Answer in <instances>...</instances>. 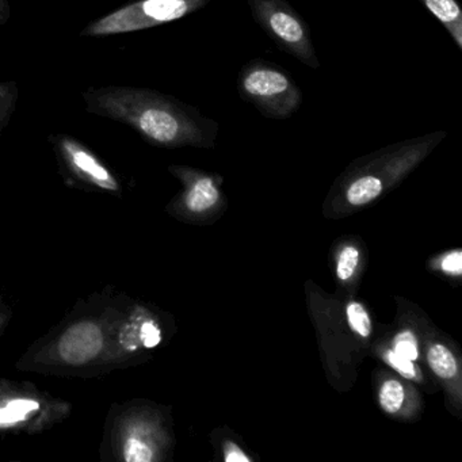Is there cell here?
I'll return each instance as SVG.
<instances>
[{"mask_svg":"<svg viewBox=\"0 0 462 462\" xmlns=\"http://www.w3.org/2000/svg\"><path fill=\"white\" fill-rule=\"evenodd\" d=\"M359 254L356 247H346L337 261V277L342 281L350 280L358 264Z\"/></svg>","mask_w":462,"mask_h":462,"instance_id":"cell-17","label":"cell"},{"mask_svg":"<svg viewBox=\"0 0 462 462\" xmlns=\"http://www.w3.org/2000/svg\"><path fill=\"white\" fill-rule=\"evenodd\" d=\"M226 462H250V458L234 443H229L226 454Z\"/></svg>","mask_w":462,"mask_h":462,"instance_id":"cell-22","label":"cell"},{"mask_svg":"<svg viewBox=\"0 0 462 462\" xmlns=\"http://www.w3.org/2000/svg\"><path fill=\"white\" fill-rule=\"evenodd\" d=\"M170 170L189 182L183 204L190 212H205L217 202L220 193H218L217 186L212 178L205 177V175L193 177L190 170L182 169V167H171Z\"/></svg>","mask_w":462,"mask_h":462,"instance_id":"cell-10","label":"cell"},{"mask_svg":"<svg viewBox=\"0 0 462 462\" xmlns=\"http://www.w3.org/2000/svg\"><path fill=\"white\" fill-rule=\"evenodd\" d=\"M346 312H347V320L351 329L361 337H369L372 332V323H370L369 315H367L364 305L356 301L350 302Z\"/></svg>","mask_w":462,"mask_h":462,"instance_id":"cell-16","label":"cell"},{"mask_svg":"<svg viewBox=\"0 0 462 462\" xmlns=\"http://www.w3.org/2000/svg\"><path fill=\"white\" fill-rule=\"evenodd\" d=\"M13 315H14V310H13L12 305L6 301L2 291H0V337H4L5 331L12 323Z\"/></svg>","mask_w":462,"mask_h":462,"instance_id":"cell-20","label":"cell"},{"mask_svg":"<svg viewBox=\"0 0 462 462\" xmlns=\"http://www.w3.org/2000/svg\"><path fill=\"white\" fill-rule=\"evenodd\" d=\"M380 402L386 412H397L404 402V389L402 383L397 380L386 381L380 391Z\"/></svg>","mask_w":462,"mask_h":462,"instance_id":"cell-15","label":"cell"},{"mask_svg":"<svg viewBox=\"0 0 462 462\" xmlns=\"http://www.w3.org/2000/svg\"><path fill=\"white\" fill-rule=\"evenodd\" d=\"M386 359H388L389 365H391L394 370H397L400 374L407 378H418V372H416L413 361H410V359L399 356L394 350H389L388 353H386Z\"/></svg>","mask_w":462,"mask_h":462,"instance_id":"cell-19","label":"cell"},{"mask_svg":"<svg viewBox=\"0 0 462 462\" xmlns=\"http://www.w3.org/2000/svg\"><path fill=\"white\" fill-rule=\"evenodd\" d=\"M48 142L52 145L59 171L69 188L109 194L118 199L124 196L118 175L80 140L67 134H53L48 137Z\"/></svg>","mask_w":462,"mask_h":462,"instance_id":"cell-7","label":"cell"},{"mask_svg":"<svg viewBox=\"0 0 462 462\" xmlns=\"http://www.w3.org/2000/svg\"><path fill=\"white\" fill-rule=\"evenodd\" d=\"M163 340V329L150 308L132 299L121 319L116 337L113 369H126L142 361L145 354Z\"/></svg>","mask_w":462,"mask_h":462,"instance_id":"cell-9","label":"cell"},{"mask_svg":"<svg viewBox=\"0 0 462 462\" xmlns=\"http://www.w3.org/2000/svg\"><path fill=\"white\" fill-rule=\"evenodd\" d=\"M72 404L31 381L0 378V435H37L71 416Z\"/></svg>","mask_w":462,"mask_h":462,"instance_id":"cell-4","label":"cell"},{"mask_svg":"<svg viewBox=\"0 0 462 462\" xmlns=\"http://www.w3.org/2000/svg\"><path fill=\"white\" fill-rule=\"evenodd\" d=\"M131 300L115 286L78 300L55 328L23 351L15 367L55 377L109 374L118 326Z\"/></svg>","mask_w":462,"mask_h":462,"instance_id":"cell-1","label":"cell"},{"mask_svg":"<svg viewBox=\"0 0 462 462\" xmlns=\"http://www.w3.org/2000/svg\"><path fill=\"white\" fill-rule=\"evenodd\" d=\"M82 98L90 115L125 124L156 147H208L217 134L215 120L174 97L151 88H88Z\"/></svg>","mask_w":462,"mask_h":462,"instance_id":"cell-2","label":"cell"},{"mask_svg":"<svg viewBox=\"0 0 462 462\" xmlns=\"http://www.w3.org/2000/svg\"><path fill=\"white\" fill-rule=\"evenodd\" d=\"M237 90L243 101L272 120H288L304 101L293 78L272 61L251 60L245 64L237 77Z\"/></svg>","mask_w":462,"mask_h":462,"instance_id":"cell-5","label":"cell"},{"mask_svg":"<svg viewBox=\"0 0 462 462\" xmlns=\"http://www.w3.org/2000/svg\"><path fill=\"white\" fill-rule=\"evenodd\" d=\"M210 0H134L83 29L80 37L117 36L166 25L204 9Z\"/></svg>","mask_w":462,"mask_h":462,"instance_id":"cell-6","label":"cell"},{"mask_svg":"<svg viewBox=\"0 0 462 462\" xmlns=\"http://www.w3.org/2000/svg\"><path fill=\"white\" fill-rule=\"evenodd\" d=\"M102 462H155L162 456L161 419L142 400L115 402L105 421Z\"/></svg>","mask_w":462,"mask_h":462,"instance_id":"cell-3","label":"cell"},{"mask_svg":"<svg viewBox=\"0 0 462 462\" xmlns=\"http://www.w3.org/2000/svg\"><path fill=\"white\" fill-rule=\"evenodd\" d=\"M442 269L450 274H461L462 269V254L459 251L448 254L442 262Z\"/></svg>","mask_w":462,"mask_h":462,"instance_id":"cell-21","label":"cell"},{"mask_svg":"<svg viewBox=\"0 0 462 462\" xmlns=\"http://www.w3.org/2000/svg\"><path fill=\"white\" fill-rule=\"evenodd\" d=\"M383 190V180L375 172H365L361 177L356 178L348 186L347 201L354 207L367 204L377 199Z\"/></svg>","mask_w":462,"mask_h":462,"instance_id":"cell-12","label":"cell"},{"mask_svg":"<svg viewBox=\"0 0 462 462\" xmlns=\"http://www.w3.org/2000/svg\"><path fill=\"white\" fill-rule=\"evenodd\" d=\"M255 23L280 50L310 69L320 67L304 18L286 0H247Z\"/></svg>","mask_w":462,"mask_h":462,"instance_id":"cell-8","label":"cell"},{"mask_svg":"<svg viewBox=\"0 0 462 462\" xmlns=\"http://www.w3.org/2000/svg\"><path fill=\"white\" fill-rule=\"evenodd\" d=\"M18 85L15 80L0 83V139L4 136L5 129L12 121L18 102Z\"/></svg>","mask_w":462,"mask_h":462,"instance_id":"cell-13","label":"cell"},{"mask_svg":"<svg viewBox=\"0 0 462 462\" xmlns=\"http://www.w3.org/2000/svg\"><path fill=\"white\" fill-rule=\"evenodd\" d=\"M430 366L435 374L442 378H453L457 373V362L453 354L443 345H432L427 354Z\"/></svg>","mask_w":462,"mask_h":462,"instance_id":"cell-14","label":"cell"},{"mask_svg":"<svg viewBox=\"0 0 462 462\" xmlns=\"http://www.w3.org/2000/svg\"><path fill=\"white\" fill-rule=\"evenodd\" d=\"M426 9L442 23L451 40L462 51V10L457 0H420Z\"/></svg>","mask_w":462,"mask_h":462,"instance_id":"cell-11","label":"cell"},{"mask_svg":"<svg viewBox=\"0 0 462 462\" xmlns=\"http://www.w3.org/2000/svg\"><path fill=\"white\" fill-rule=\"evenodd\" d=\"M394 351L399 356H404V358L410 359V361H415L419 356L418 343H416L415 337H413L411 331H402L397 335L394 339Z\"/></svg>","mask_w":462,"mask_h":462,"instance_id":"cell-18","label":"cell"},{"mask_svg":"<svg viewBox=\"0 0 462 462\" xmlns=\"http://www.w3.org/2000/svg\"><path fill=\"white\" fill-rule=\"evenodd\" d=\"M12 17V7L9 0H0V26L6 25Z\"/></svg>","mask_w":462,"mask_h":462,"instance_id":"cell-23","label":"cell"}]
</instances>
